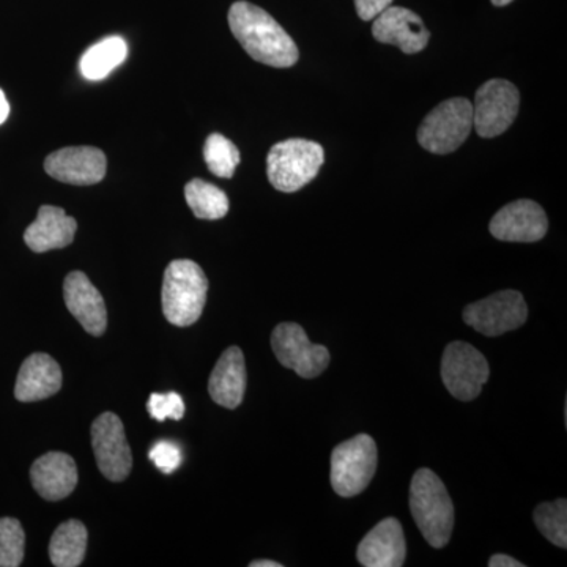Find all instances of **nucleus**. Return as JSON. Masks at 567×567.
Segmentation results:
<instances>
[{"instance_id":"f257e3e1","label":"nucleus","mask_w":567,"mask_h":567,"mask_svg":"<svg viewBox=\"0 0 567 567\" xmlns=\"http://www.w3.org/2000/svg\"><path fill=\"white\" fill-rule=\"evenodd\" d=\"M229 25L254 61L275 69H289L300 59L292 37L270 13L254 3L235 2L229 10Z\"/></svg>"},{"instance_id":"f03ea898","label":"nucleus","mask_w":567,"mask_h":567,"mask_svg":"<svg viewBox=\"0 0 567 567\" xmlns=\"http://www.w3.org/2000/svg\"><path fill=\"white\" fill-rule=\"evenodd\" d=\"M410 511L421 535L434 548L450 543L454 528V505L445 484L432 470L420 468L410 484Z\"/></svg>"},{"instance_id":"7ed1b4c3","label":"nucleus","mask_w":567,"mask_h":567,"mask_svg":"<svg viewBox=\"0 0 567 567\" xmlns=\"http://www.w3.org/2000/svg\"><path fill=\"white\" fill-rule=\"evenodd\" d=\"M208 279L203 268L188 259L167 265L163 279V312L175 327H189L203 316Z\"/></svg>"},{"instance_id":"20e7f679","label":"nucleus","mask_w":567,"mask_h":567,"mask_svg":"<svg viewBox=\"0 0 567 567\" xmlns=\"http://www.w3.org/2000/svg\"><path fill=\"white\" fill-rule=\"evenodd\" d=\"M323 162V147L315 141L287 140L278 142L268 152V181L278 192H298L315 181Z\"/></svg>"},{"instance_id":"39448f33","label":"nucleus","mask_w":567,"mask_h":567,"mask_svg":"<svg viewBox=\"0 0 567 567\" xmlns=\"http://www.w3.org/2000/svg\"><path fill=\"white\" fill-rule=\"evenodd\" d=\"M377 445L360 434L334 447L331 453V487L339 496L352 498L371 484L377 470Z\"/></svg>"},{"instance_id":"423d86ee","label":"nucleus","mask_w":567,"mask_h":567,"mask_svg":"<svg viewBox=\"0 0 567 567\" xmlns=\"http://www.w3.org/2000/svg\"><path fill=\"white\" fill-rule=\"evenodd\" d=\"M473 130V104L466 99H451L429 112L417 130V141L425 151L447 155L457 151Z\"/></svg>"},{"instance_id":"0eeeda50","label":"nucleus","mask_w":567,"mask_h":567,"mask_svg":"<svg viewBox=\"0 0 567 567\" xmlns=\"http://www.w3.org/2000/svg\"><path fill=\"white\" fill-rule=\"evenodd\" d=\"M488 375L491 369L486 357L475 347L456 341L451 342L443 352V383L458 401H475L486 385Z\"/></svg>"},{"instance_id":"6e6552de","label":"nucleus","mask_w":567,"mask_h":567,"mask_svg":"<svg viewBox=\"0 0 567 567\" xmlns=\"http://www.w3.org/2000/svg\"><path fill=\"white\" fill-rule=\"evenodd\" d=\"M527 319V303L517 290H502L464 309V322L488 338L517 330Z\"/></svg>"},{"instance_id":"1a4fd4ad","label":"nucleus","mask_w":567,"mask_h":567,"mask_svg":"<svg viewBox=\"0 0 567 567\" xmlns=\"http://www.w3.org/2000/svg\"><path fill=\"white\" fill-rule=\"evenodd\" d=\"M520 93L506 80H491L477 89L473 104V126L481 137L499 136L518 114Z\"/></svg>"},{"instance_id":"9d476101","label":"nucleus","mask_w":567,"mask_h":567,"mask_svg":"<svg viewBox=\"0 0 567 567\" xmlns=\"http://www.w3.org/2000/svg\"><path fill=\"white\" fill-rule=\"evenodd\" d=\"M271 347L279 363L303 379H316L330 365L331 354L327 347L312 344L298 323H279L271 334Z\"/></svg>"},{"instance_id":"9b49d317","label":"nucleus","mask_w":567,"mask_h":567,"mask_svg":"<svg viewBox=\"0 0 567 567\" xmlns=\"http://www.w3.org/2000/svg\"><path fill=\"white\" fill-rule=\"evenodd\" d=\"M91 435L93 454L103 476L112 483L125 481L132 472L133 454L121 417L103 413L93 421Z\"/></svg>"},{"instance_id":"f8f14e48","label":"nucleus","mask_w":567,"mask_h":567,"mask_svg":"<svg viewBox=\"0 0 567 567\" xmlns=\"http://www.w3.org/2000/svg\"><path fill=\"white\" fill-rule=\"evenodd\" d=\"M44 171L54 181L69 185L91 186L103 181L107 171V159L96 147H65L51 153L44 159Z\"/></svg>"},{"instance_id":"ddd939ff","label":"nucleus","mask_w":567,"mask_h":567,"mask_svg":"<svg viewBox=\"0 0 567 567\" xmlns=\"http://www.w3.org/2000/svg\"><path fill=\"white\" fill-rule=\"evenodd\" d=\"M547 229L546 212L528 199L507 204L491 221V234L496 240L513 244H535L546 237Z\"/></svg>"},{"instance_id":"4468645a","label":"nucleus","mask_w":567,"mask_h":567,"mask_svg":"<svg viewBox=\"0 0 567 567\" xmlns=\"http://www.w3.org/2000/svg\"><path fill=\"white\" fill-rule=\"evenodd\" d=\"M372 35L380 43L393 44L405 54H416L427 47L431 33L415 11L404 7H388L372 25Z\"/></svg>"},{"instance_id":"2eb2a0df","label":"nucleus","mask_w":567,"mask_h":567,"mask_svg":"<svg viewBox=\"0 0 567 567\" xmlns=\"http://www.w3.org/2000/svg\"><path fill=\"white\" fill-rule=\"evenodd\" d=\"M63 300L71 316L92 336H102L107 328V311L103 295L87 275L73 271L63 282Z\"/></svg>"},{"instance_id":"dca6fc26","label":"nucleus","mask_w":567,"mask_h":567,"mask_svg":"<svg viewBox=\"0 0 567 567\" xmlns=\"http://www.w3.org/2000/svg\"><path fill=\"white\" fill-rule=\"evenodd\" d=\"M406 557V543L401 522L394 517L377 524L358 546L357 558L364 567H401Z\"/></svg>"},{"instance_id":"f3484780","label":"nucleus","mask_w":567,"mask_h":567,"mask_svg":"<svg viewBox=\"0 0 567 567\" xmlns=\"http://www.w3.org/2000/svg\"><path fill=\"white\" fill-rule=\"evenodd\" d=\"M31 480L33 488L41 498L59 502L76 488V462L69 454L59 453V451L44 454L33 462Z\"/></svg>"},{"instance_id":"a211bd4d","label":"nucleus","mask_w":567,"mask_h":567,"mask_svg":"<svg viewBox=\"0 0 567 567\" xmlns=\"http://www.w3.org/2000/svg\"><path fill=\"white\" fill-rule=\"evenodd\" d=\"M62 388V369L47 353L25 358L14 385V398L20 402H37L51 398Z\"/></svg>"},{"instance_id":"6ab92c4d","label":"nucleus","mask_w":567,"mask_h":567,"mask_svg":"<svg viewBox=\"0 0 567 567\" xmlns=\"http://www.w3.org/2000/svg\"><path fill=\"white\" fill-rule=\"evenodd\" d=\"M76 230V219L63 208L41 205L35 221L25 229L24 241L33 252H48L73 244Z\"/></svg>"},{"instance_id":"aec40b11","label":"nucleus","mask_w":567,"mask_h":567,"mask_svg":"<svg viewBox=\"0 0 567 567\" xmlns=\"http://www.w3.org/2000/svg\"><path fill=\"white\" fill-rule=\"evenodd\" d=\"M245 354L233 346L219 357L208 380V393L216 404L234 410L244 402L246 391Z\"/></svg>"},{"instance_id":"412c9836","label":"nucleus","mask_w":567,"mask_h":567,"mask_svg":"<svg viewBox=\"0 0 567 567\" xmlns=\"http://www.w3.org/2000/svg\"><path fill=\"white\" fill-rule=\"evenodd\" d=\"M126 55V41L117 35L107 37L84 52L80 62L81 74L89 81H102L125 62Z\"/></svg>"},{"instance_id":"4be33fe9","label":"nucleus","mask_w":567,"mask_h":567,"mask_svg":"<svg viewBox=\"0 0 567 567\" xmlns=\"http://www.w3.org/2000/svg\"><path fill=\"white\" fill-rule=\"evenodd\" d=\"M87 528L80 520H69L55 529L50 543L51 563L58 567H78L87 551Z\"/></svg>"},{"instance_id":"5701e85b","label":"nucleus","mask_w":567,"mask_h":567,"mask_svg":"<svg viewBox=\"0 0 567 567\" xmlns=\"http://www.w3.org/2000/svg\"><path fill=\"white\" fill-rule=\"evenodd\" d=\"M185 199L194 216L199 219H221L229 212V197L218 186L194 178L185 186Z\"/></svg>"},{"instance_id":"b1692460","label":"nucleus","mask_w":567,"mask_h":567,"mask_svg":"<svg viewBox=\"0 0 567 567\" xmlns=\"http://www.w3.org/2000/svg\"><path fill=\"white\" fill-rule=\"evenodd\" d=\"M204 159L216 177L233 178L235 169L240 164V151L223 134L213 133L205 141Z\"/></svg>"},{"instance_id":"393cba45","label":"nucleus","mask_w":567,"mask_h":567,"mask_svg":"<svg viewBox=\"0 0 567 567\" xmlns=\"http://www.w3.org/2000/svg\"><path fill=\"white\" fill-rule=\"evenodd\" d=\"M537 529L559 548L567 547V502L565 498L543 503L533 514Z\"/></svg>"},{"instance_id":"a878e982","label":"nucleus","mask_w":567,"mask_h":567,"mask_svg":"<svg viewBox=\"0 0 567 567\" xmlns=\"http://www.w3.org/2000/svg\"><path fill=\"white\" fill-rule=\"evenodd\" d=\"M25 533L17 518H0V567H18L24 559Z\"/></svg>"},{"instance_id":"bb28decb","label":"nucleus","mask_w":567,"mask_h":567,"mask_svg":"<svg viewBox=\"0 0 567 567\" xmlns=\"http://www.w3.org/2000/svg\"><path fill=\"white\" fill-rule=\"evenodd\" d=\"M147 410L153 420L159 423L166 420L181 421L185 416V402L177 393H153L148 399Z\"/></svg>"},{"instance_id":"cd10ccee","label":"nucleus","mask_w":567,"mask_h":567,"mask_svg":"<svg viewBox=\"0 0 567 567\" xmlns=\"http://www.w3.org/2000/svg\"><path fill=\"white\" fill-rule=\"evenodd\" d=\"M151 461L156 465V468L162 470L166 475H171L182 464L181 447L171 442H158L152 447Z\"/></svg>"},{"instance_id":"c85d7f7f","label":"nucleus","mask_w":567,"mask_h":567,"mask_svg":"<svg viewBox=\"0 0 567 567\" xmlns=\"http://www.w3.org/2000/svg\"><path fill=\"white\" fill-rule=\"evenodd\" d=\"M391 3H393V0H354L358 17L363 21L375 20L382 11L391 7Z\"/></svg>"},{"instance_id":"c756f323","label":"nucleus","mask_w":567,"mask_h":567,"mask_svg":"<svg viewBox=\"0 0 567 567\" xmlns=\"http://www.w3.org/2000/svg\"><path fill=\"white\" fill-rule=\"evenodd\" d=\"M488 566L491 567H524V563L517 561V559L507 557V555L498 554L494 555L488 559Z\"/></svg>"},{"instance_id":"7c9ffc66","label":"nucleus","mask_w":567,"mask_h":567,"mask_svg":"<svg viewBox=\"0 0 567 567\" xmlns=\"http://www.w3.org/2000/svg\"><path fill=\"white\" fill-rule=\"evenodd\" d=\"M10 115V104L7 102L6 93L0 89V125L9 118Z\"/></svg>"},{"instance_id":"2f4dec72","label":"nucleus","mask_w":567,"mask_h":567,"mask_svg":"<svg viewBox=\"0 0 567 567\" xmlns=\"http://www.w3.org/2000/svg\"><path fill=\"white\" fill-rule=\"evenodd\" d=\"M251 567H282L281 563L270 561V559H257L252 561Z\"/></svg>"},{"instance_id":"473e14b6","label":"nucleus","mask_w":567,"mask_h":567,"mask_svg":"<svg viewBox=\"0 0 567 567\" xmlns=\"http://www.w3.org/2000/svg\"><path fill=\"white\" fill-rule=\"evenodd\" d=\"M513 2V0H492L495 7H505L507 3Z\"/></svg>"}]
</instances>
